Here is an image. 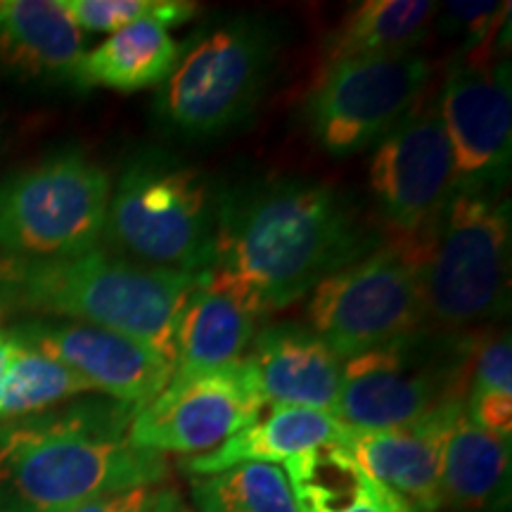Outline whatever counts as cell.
Listing matches in <instances>:
<instances>
[{"label":"cell","instance_id":"cell-6","mask_svg":"<svg viewBox=\"0 0 512 512\" xmlns=\"http://www.w3.org/2000/svg\"><path fill=\"white\" fill-rule=\"evenodd\" d=\"M216 207L200 171L145 152L112 188L105 235L126 259L197 275L214 256Z\"/></svg>","mask_w":512,"mask_h":512},{"label":"cell","instance_id":"cell-5","mask_svg":"<svg viewBox=\"0 0 512 512\" xmlns=\"http://www.w3.org/2000/svg\"><path fill=\"white\" fill-rule=\"evenodd\" d=\"M477 335L420 328L342 366L337 422L351 432L408 427L453 401H465Z\"/></svg>","mask_w":512,"mask_h":512},{"label":"cell","instance_id":"cell-4","mask_svg":"<svg viewBox=\"0 0 512 512\" xmlns=\"http://www.w3.org/2000/svg\"><path fill=\"white\" fill-rule=\"evenodd\" d=\"M420 242L425 316L465 332L510 309V202L503 192H456Z\"/></svg>","mask_w":512,"mask_h":512},{"label":"cell","instance_id":"cell-11","mask_svg":"<svg viewBox=\"0 0 512 512\" xmlns=\"http://www.w3.org/2000/svg\"><path fill=\"white\" fill-rule=\"evenodd\" d=\"M264 411L252 368L242 356L214 373L171 380L162 394L133 411L128 441L159 456H200L214 451Z\"/></svg>","mask_w":512,"mask_h":512},{"label":"cell","instance_id":"cell-22","mask_svg":"<svg viewBox=\"0 0 512 512\" xmlns=\"http://www.w3.org/2000/svg\"><path fill=\"white\" fill-rule=\"evenodd\" d=\"M510 439L486 432L463 413L453 425L441 458V505L486 510L508 501Z\"/></svg>","mask_w":512,"mask_h":512},{"label":"cell","instance_id":"cell-23","mask_svg":"<svg viewBox=\"0 0 512 512\" xmlns=\"http://www.w3.org/2000/svg\"><path fill=\"white\" fill-rule=\"evenodd\" d=\"M437 12L439 3L430 0H366L328 36L323 69L361 57L413 53L425 41Z\"/></svg>","mask_w":512,"mask_h":512},{"label":"cell","instance_id":"cell-21","mask_svg":"<svg viewBox=\"0 0 512 512\" xmlns=\"http://www.w3.org/2000/svg\"><path fill=\"white\" fill-rule=\"evenodd\" d=\"M299 512H418L370 479L344 446H325L285 467Z\"/></svg>","mask_w":512,"mask_h":512},{"label":"cell","instance_id":"cell-25","mask_svg":"<svg viewBox=\"0 0 512 512\" xmlns=\"http://www.w3.org/2000/svg\"><path fill=\"white\" fill-rule=\"evenodd\" d=\"M12 339H15V354H12L8 387H5L3 406H0V422L50 411L74 396L93 392L91 384L76 370L15 335Z\"/></svg>","mask_w":512,"mask_h":512},{"label":"cell","instance_id":"cell-12","mask_svg":"<svg viewBox=\"0 0 512 512\" xmlns=\"http://www.w3.org/2000/svg\"><path fill=\"white\" fill-rule=\"evenodd\" d=\"M370 192L380 219L399 238L425 233L456 195L453 155L437 98L420 102L375 145Z\"/></svg>","mask_w":512,"mask_h":512},{"label":"cell","instance_id":"cell-28","mask_svg":"<svg viewBox=\"0 0 512 512\" xmlns=\"http://www.w3.org/2000/svg\"><path fill=\"white\" fill-rule=\"evenodd\" d=\"M178 503L174 491L159 486H138V489L119 491V494L102 496L72 512H166Z\"/></svg>","mask_w":512,"mask_h":512},{"label":"cell","instance_id":"cell-8","mask_svg":"<svg viewBox=\"0 0 512 512\" xmlns=\"http://www.w3.org/2000/svg\"><path fill=\"white\" fill-rule=\"evenodd\" d=\"M110 174L79 150H62L0 185V254L62 259L100 247Z\"/></svg>","mask_w":512,"mask_h":512},{"label":"cell","instance_id":"cell-29","mask_svg":"<svg viewBox=\"0 0 512 512\" xmlns=\"http://www.w3.org/2000/svg\"><path fill=\"white\" fill-rule=\"evenodd\" d=\"M12 354H15V339H12L8 330L0 328V406H3L5 387H8Z\"/></svg>","mask_w":512,"mask_h":512},{"label":"cell","instance_id":"cell-15","mask_svg":"<svg viewBox=\"0 0 512 512\" xmlns=\"http://www.w3.org/2000/svg\"><path fill=\"white\" fill-rule=\"evenodd\" d=\"M465 401H453L408 427L384 432H351L344 451L370 479L403 498L418 512L441 508V458Z\"/></svg>","mask_w":512,"mask_h":512},{"label":"cell","instance_id":"cell-30","mask_svg":"<svg viewBox=\"0 0 512 512\" xmlns=\"http://www.w3.org/2000/svg\"><path fill=\"white\" fill-rule=\"evenodd\" d=\"M166 512H185V508H181V503H174Z\"/></svg>","mask_w":512,"mask_h":512},{"label":"cell","instance_id":"cell-2","mask_svg":"<svg viewBox=\"0 0 512 512\" xmlns=\"http://www.w3.org/2000/svg\"><path fill=\"white\" fill-rule=\"evenodd\" d=\"M133 411L95 399L0 422V512H72L162 484L166 458L128 441Z\"/></svg>","mask_w":512,"mask_h":512},{"label":"cell","instance_id":"cell-20","mask_svg":"<svg viewBox=\"0 0 512 512\" xmlns=\"http://www.w3.org/2000/svg\"><path fill=\"white\" fill-rule=\"evenodd\" d=\"M178 57L181 46L171 29L157 22H138L83 53L74 83L117 93L150 91L169 81Z\"/></svg>","mask_w":512,"mask_h":512},{"label":"cell","instance_id":"cell-24","mask_svg":"<svg viewBox=\"0 0 512 512\" xmlns=\"http://www.w3.org/2000/svg\"><path fill=\"white\" fill-rule=\"evenodd\" d=\"M190 496L197 512H299L280 465L249 463L192 477Z\"/></svg>","mask_w":512,"mask_h":512},{"label":"cell","instance_id":"cell-27","mask_svg":"<svg viewBox=\"0 0 512 512\" xmlns=\"http://www.w3.org/2000/svg\"><path fill=\"white\" fill-rule=\"evenodd\" d=\"M79 31L117 34L138 22H157L166 29L181 27L197 15L188 0H57Z\"/></svg>","mask_w":512,"mask_h":512},{"label":"cell","instance_id":"cell-1","mask_svg":"<svg viewBox=\"0 0 512 512\" xmlns=\"http://www.w3.org/2000/svg\"><path fill=\"white\" fill-rule=\"evenodd\" d=\"M382 242L344 192L306 178H278L219 200L207 271L245 287L268 316Z\"/></svg>","mask_w":512,"mask_h":512},{"label":"cell","instance_id":"cell-26","mask_svg":"<svg viewBox=\"0 0 512 512\" xmlns=\"http://www.w3.org/2000/svg\"><path fill=\"white\" fill-rule=\"evenodd\" d=\"M465 415L486 432L512 437V342L508 330L477 337L467 377Z\"/></svg>","mask_w":512,"mask_h":512},{"label":"cell","instance_id":"cell-13","mask_svg":"<svg viewBox=\"0 0 512 512\" xmlns=\"http://www.w3.org/2000/svg\"><path fill=\"white\" fill-rule=\"evenodd\" d=\"M437 107L451 145L456 192H503L512 157L510 64H453Z\"/></svg>","mask_w":512,"mask_h":512},{"label":"cell","instance_id":"cell-7","mask_svg":"<svg viewBox=\"0 0 512 512\" xmlns=\"http://www.w3.org/2000/svg\"><path fill=\"white\" fill-rule=\"evenodd\" d=\"M280 43L271 24L235 19L181 48L174 74L159 88L157 114L188 138L219 136L245 121L275 74Z\"/></svg>","mask_w":512,"mask_h":512},{"label":"cell","instance_id":"cell-18","mask_svg":"<svg viewBox=\"0 0 512 512\" xmlns=\"http://www.w3.org/2000/svg\"><path fill=\"white\" fill-rule=\"evenodd\" d=\"M347 427L335 415L311 408H266L254 422L235 432L214 451L185 458L181 467L192 477H207L238 465H287L302 453L342 446Z\"/></svg>","mask_w":512,"mask_h":512},{"label":"cell","instance_id":"cell-19","mask_svg":"<svg viewBox=\"0 0 512 512\" xmlns=\"http://www.w3.org/2000/svg\"><path fill=\"white\" fill-rule=\"evenodd\" d=\"M83 34L57 0H0V67L22 79L74 83Z\"/></svg>","mask_w":512,"mask_h":512},{"label":"cell","instance_id":"cell-3","mask_svg":"<svg viewBox=\"0 0 512 512\" xmlns=\"http://www.w3.org/2000/svg\"><path fill=\"white\" fill-rule=\"evenodd\" d=\"M200 273L138 264L102 247L62 259L0 254V316L38 313L121 332L174 363V328Z\"/></svg>","mask_w":512,"mask_h":512},{"label":"cell","instance_id":"cell-17","mask_svg":"<svg viewBox=\"0 0 512 512\" xmlns=\"http://www.w3.org/2000/svg\"><path fill=\"white\" fill-rule=\"evenodd\" d=\"M245 358L264 408L335 411L344 358L311 328L275 323L256 330Z\"/></svg>","mask_w":512,"mask_h":512},{"label":"cell","instance_id":"cell-14","mask_svg":"<svg viewBox=\"0 0 512 512\" xmlns=\"http://www.w3.org/2000/svg\"><path fill=\"white\" fill-rule=\"evenodd\" d=\"M10 332L76 370L93 392L131 408L150 403L174 377V363L155 347L114 330L72 320L34 318L15 325Z\"/></svg>","mask_w":512,"mask_h":512},{"label":"cell","instance_id":"cell-9","mask_svg":"<svg viewBox=\"0 0 512 512\" xmlns=\"http://www.w3.org/2000/svg\"><path fill=\"white\" fill-rule=\"evenodd\" d=\"M306 316L311 330L344 361L425 328L418 235H394L318 283Z\"/></svg>","mask_w":512,"mask_h":512},{"label":"cell","instance_id":"cell-16","mask_svg":"<svg viewBox=\"0 0 512 512\" xmlns=\"http://www.w3.org/2000/svg\"><path fill=\"white\" fill-rule=\"evenodd\" d=\"M261 318L264 311L245 287L216 271L200 273L176 316L171 380H190L238 361Z\"/></svg>","mask_w":512,"mask_h":512},{"label":"cell","instance_id":"cell-10","mask_svg":"<svg viewBox=\"0 0 512 512\" xmlns=\"http://www.w3.org/2000/svg\"><path fill=\"white\" fill-rule=\"evenodd\" d=\"M432 72L418 50L332 64L306 100L313 138L335 157L377 145L420 105Z\"/></svg>","mask_w":512,"mask_h":512}]
</instances>
